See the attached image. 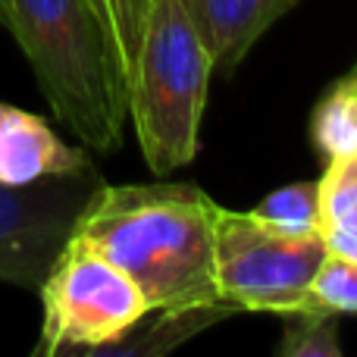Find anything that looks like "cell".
<instances>
[{
	"label": "cell",
	"mask_w": 357,
	"mask_h": 357,
	"mask_svg": "<svg viewBox=\"0 0 357 357\" xmlns=\"http://www.w3.org/2000/svg\"><path fill=\"white\" fill-rule=\"evenodd\" d=\"M216 207L207 191L188 182H100L69 238L116 264L148 298L151 314L232 310L220 301L213 279Z\"/></svg>",
	"instance_id": "1"
},
{
	"label": "cell",
	"mask_w": 357,
	"mask_h": 357,
	"mask_svg": "<svg viewBox=\"0 0 357 357\" xmlns=\"http://www.w3.org/2000/svg\"><path fill=\"white\" fill-rule=\"evenodd\" d=\"M0 22L22 50L56 123L94 154L123 148L129 88L88 0H0Z\"/></svg>",
	"instance_id": "2"
},
{
	"label": "cell",
	"mask_w": 357,
	"mask_h": 357,
	"mask_svg": "<svg viewBox=\"0 0 357 357\" xmlns=\"http://www.w3.org/2000/svg\"><path fill=\"white\" fill-rule=\"evenodd\" d=\"M213 60L182 0H151L129 82V119L154 176L188 167L201 151V123Z\"/></svg>",
	"instance_id": "3"
},
{
	"label": "cell",
	"mask_w": 357,
	"mask_h": 357,
	"mask_svg": "<svg viewBox=\"0 0 357 357\" xmlns=\"http://www.w3.org/2000/svg\"><path fill=\"white\" fill-rule=\"evenodd\" d=\"M41 339L35 354L113 351L151 314L148 298L100 251L69 238L38 285Z\"/></svg>",
	"instance_id": "4"
},
{
	"label": "cell",
	"mask_w": 357,
	"mask_h": 357,
	"mask_svg": "<svg viewBox=\"0 0 357 357\" xmlns=\"http://www.w3.org/2000/svg\"><path fill=\"white\" fill-rule=\"evenodd\" d=\"M323 257V235L289 238L266 229L248 210L216 207L213 279L220 301L235 314L282 317L304 310L307 285Z\"/></svg>",
	"instance_id": "5"
},
{
	"label": "cell",
	"mask_w": 357,
	"mask_h": 357,
	"mask_svg": "<svg viewBox=\"0 0 357 357\" xmlns=\"http://www.w3.org/2000/svg\"><path fill=\"white\" fill-rule=\"evenodd\" d=\"M100 182L94 163L31 185L0 182V282L38 291Z\"/></svg>",
	"instance_id": "6"
},
{
	"label": "cell",
	"mask_w": 357,
	"mask_h": 357,
	"mask_svg": "<svg viewBox=\"0 0 357 357\" xmlns=\"http://www.w3.org/2000/svg\"><path fill=\"white\" fill-rule=\"evenodd\" d=\"M91 167L88 148L66 144L38 113L0 100V182L31 185Z\"/></svg>",
	"instance_id": "7"
},
{
	"label": "cell",
	"mask_w": 357,
	"mask_h": 357,
	"mask_svg": "<svg viewBox=\"0 0 357 357\" xmlns=\"http://www.w3.org/2000/svg\"><path fill=\"white\" fill-rule=\"evenodd\" d=\"M195 22L213 73L232 75L251 47L298 3V0H182Z\"/></svg>",
	"instance_id": "8"
},
{
	"label": "cell",
	"mask_w": 357,
	"mask_h": 357,
	"mask_svg": "<svg viewBox=\"0 0 357 357\" xmlns=\"http://www.w3.org/2000/svg\"><path fill=\"white\" fill-rule=\"evenodd\" d=\"M317 185L326 251L357 260V154L329 160Z\"/></svg>",
	"instance_id": "9"
},
{
	"label": "cell",
	"mask_w": 357,
	"mask_h": 357,
	"mask_svg": "<svg viewBox=\"0 0 357 357\" xmlns=\"http://www.w3.org/2000/svg\"><path fill=\"white\" fill-rule=\"evenodd\" d=\"M310 144L326 163L357 154V73H345L320 94L310 113Z\"/></svg>",
	"instance_id": "10"
},
{
	"label": "cell",
	"mask_w": 357,
	"mask_h": 357,
	"mask_svg": "<svg viewBox=\"0 0 357 357\" xmlns=\"http://www.w3.org/2000/svg\"><path fill=\"white\" fill-rule=\"evenodd\" d=\"M248 213L260 220L266 229L289 238H317L323 235L320 216V185L317 182H291L270 191Z\"/></svg>",
	"instance_id": "11"
},
{
	"label": "cell",
	"mask_w": 357,
	"mask_h": 357,
	"mask_svg": "<svg viewBox=\"0 0 357 357\" xmlns=\"http://www.w3.org/2000/svg\"><path fill=\"white\" fill-rule=\"evenodd\" d=\"M88 3H91L100 29H104L107 44H110L113 56H116V66L123 73V82L129 88L138 50H142L151 0H88Z\"/></svg>",
	"instance_id": "12"
},
{
	"label": "cell",
	"mask_w": 357,
	"mask_h": 357,
	"mask_svg": "<svg viewBox=\"0 0 357 357\" xmlns=\"http://www.w3.org/2000/svg\"><path fill=\"white\" fill-rule=\"evenodd\" d=\"M304 310L329 317H357V260L326 251L307 285Z\"/></svg>",
	"instance_id": "13"
},
{
	"label": "cell",
	"mask_w": 357,
	"mask_h": 357,
	"mask_svg": "<svg viewBox=\"0 0 357 357\" xmlns=\"http://www.w3.org/2000/svg\"><path fill=\"white\" fill-rule=\"evenodd\" d=\"M279 357H342L335 317L317 310H291L282 314V339Z\"/></svg>",
	"instance_id": "14"
},
{
	"label": "cell",
	"mask_w": 357,
	"mask_h": 357,
	"mask_svg": "<svg viewBox=\"0 0 357 357\" xmlns=\"http://www.w3.org/2000/svg\"><path fill=\"white\" fill-rule=\"evenodd\" d=\"M232 317V310L226 307H204V310H182V314H160V323L144 335L142 342H119L113 351H126V354H163L169 348L188 342L191 335L204 333L207 326Z\"/></svg>",
	"instance_id": "15"
},
{
	"label": "cell",
	"mask_w": 357,
	"mask_h": 357,
	"mask_svg": "<svg viewBox=\"0 0 357 357\" xmlns=\"http://www.w3.org/2000/svg\"><path fill=\"white\" fill-rule=\"evenodd\" d=\"M351 73H357V63H354V66H351Z\"/></svg>",
	"instance_id": "16"
}]
</instances>
